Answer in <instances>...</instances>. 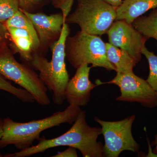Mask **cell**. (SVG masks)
<instances>
[{"instance_id":"6da1fadb","label":"cell","mask_w":157,"mask_h":157,"mask_svg":"<svg viewBox=\"0 0 157 157\" xmlns=\"http://www.w3.org/2000/svg\"><path fill=\"white\" fill-rule=\"evenodd\" d=\"M86 112L81 110L71 128L59 137L46 139L43 136L37 139L39 143L14 153L4 155L5 157H28L45 152L48 149L59 146H69L78 149L83 157H102L103 143L98 141L101 128L91 127L86 122Z\"/></svg>"},{"instance_id":"7a4b0ae2","label":"cell","mask_w":157,"mask_h":157,"mask_svg":"<svg viewBox=\"0 0 157 157\" xmlns=\"http://www.w3.org/2000/svg\"><path fill=\"white\" fill-rule=\"evenodd\" d=\"M81 110L79 107L70 105L63 111H57L50 116L24 123L14 121L7 117L3 119V134L0 138V149L10 145H14L20 150L28 148L46 129L63 124L73 123Z\"/></svg>"},{"instance_id":"3957f363","label":"cell","mask_w":157,"mask_h":157,"mask_svg":"<svg viewBox=\"0 0 157 157\" xmlns=\"http://www.w3.org/2000/svg\"><path fill=\"white\" fill-rule=\"evenodd\" d=\"M70 33L68 24L65 23L60 36L51 47V60L49 61L45 56L36 52L29 63L39 71V77L47 89L53 93L52 101L57 105H62L66 100L64 93L70 79L65 63V44Z\"/></svg>"},{"instance_id":"277c9868","label":"cell","mask_w":157,"mask_h":157,"mask_svg":"<svg viewBox=\"0 0 157 157\" xmlns=\"http://www.w3.org/2000/svg\"><path fill=\"white\" fill-rule=\"evenodd\" d=\"M66 58L72 67L77 69L84 64L91 67L104 68L110 71L116 68L108 60L106 45L101 37L78 31L68 36L65 44Z\"/></svg>"},{"instance_id":"5b68a950","label":"cell","mask_w":157,"mask_h":157,"mask_svg":"<svg viewBox=\"0 0 157 157\" xmlns=\"http://www.w3.org/2000/svg\"><path fill=\"white\" fill-rule=\"evenodd\" d=\"M77 6L66 19L68 24H77L80 31L101 36L107 34L116 20L117 8L104 0H77Z\"/></svg>"},{"instance_id":"8992f818","label":"cell","mask_w":157,"mask_h":157,"mask_svg":"<svg viewBox=\"0 0 157 157\" xmlns=\"http://www.w3.org/2000/svg\"><path fill=\"white\" fill-rule=\"evenodd\" d=\"M0 74L27 91L38 104H50L48 89L35 70L29 64L17 62L7 49L0 51Z\"/></svg>"},{"instance_id":"52a82bcc","label":"cell","mask_w":157,"mask_h":157,"mask_svg":"<svg viewBox=\"0 0 157 157\" xmlns=\"http://www.w3.org/2000/svg\"><path fill=\"white\" fill-rule=\"evenodd\" d=\"M133 115L122 120L107 121L95 117V121L101 126V134L104 137V157H118L124 151L137 152L140 145L134 139L132 127L135 119Z\"/></svg>"},{"instance_id":"ba28073f","label":"cell","mask_w":157,"mask_h":157,"mask_svg":"<svg viewBox=\"0 0 157 157\" xmlns=\"http://www.w3.org/2000/svg\"><path fill=\"white\" fill-rule=\"evenodd\" d=\"M97 86L113 84L119 87L121 95L116 100L119 101L137 102L144 107L154 108L157 106V94L146 80L134 73H123L117 72L113 79L107 82H96Z\"/></svg>"},{"instance_id":"9c48e42d","label":"cell","mask_w":157,"mask_h":157,"mask_svg":"<svg viewBox=\"0 0 157 157\" xmlns=\"http://www.w3.org/2000/svg\"><path fill=\"white\" fill-rule=\"evenodd\" d=\"M110 44L125 51L137 63L141 59L142 49L148 39L123 20H115L107 32Z\"/></svg>"},{"instance_id":"30bf717a","label":"cell","mask_w":157,"mask_h":157,"mask_svg":"<svg viewBox=\"0 0 157 157\" xmlns=\"http://www.w3.org/2000/svg\"><path fill=\"white\" fill-rule=\"evenodd\" d=\"M22 11L30 19L36 32L40 43L38 53L45 56L60 36L63 25L66 23L63 14L60 12L47 15L41 12L30 13Z\"/></svg>"},{"instance_id":"8fae6325","label":"cell","mask_w":157,"mask_h":157,"mask_svg":"<svg viewBox=\"0 0 157 157\" xmlns=\"http://www.w3.org/2000/svg\"><path fill=\"white\" fill-rule=\"evenodd\" d=\"M91 68L87 64L81 65L76 69L74 76L69 79L64 95L70 105L85 107L89 102L91 91L97 86L89 79Z\"/></svg>"},{"instance_id":"7c38bea8","label":"cell","mask_w":157,"mask_h":157,"mask_svg":"<svg viewBox=\"0 0 157 157\" xmlns=\"http://www.w3.org/2000/svg\"><path fill=\"white\" fill-rule=\"evenodd\" d=\"M15 52L19 54L22 62L29 63L34 54L38 52L39 41L38 36L25 29L7 28Z\"/></svg>"},{"instance_id":"4fadbf2b","label":"cell","mask_w":157,"mask_h":157,"mask_svg":"<svg viewBox=\"0 0 157 157\" xmlns=\"http://www.w3.org/2000/svg\"><path fill=\"white\" fill-rule=\"evenodd\" d=\"M157 8V0H123L116 9V20L132 24L146 12Z\"/></svg>"},{"instance_id":"5bb4252c","label":"cell","mask_w":157,"mask_h":157,"mask_svg":"<svg viewBox=\"0 0 157 157\" xmlns=\"http://www.w3.org/2000/svg\"><path fill=\"white\" fill-rule=\"evenodd\" d=\"M106 53L109 62L116 68V72L123 73H133V69L137 64L131 56L125 51L106 43Z\"/></svg>"},{"instance_id":"9a60e30c","label":"cell","mask_w":157,"mask_h":157,"mask_svg":"<svg viewBox=\"0 0 157 157\" xmlns=\"http://www.w3.org/2000/svg\"><path fill=\"white\" fill-rule=\"evenodd\" d=\"M132 25L147 39L153 38L157 41V8L147 16H141L135 20Z\"/></svg>"},{"instance_id":"2e32d148","label":"cell","mask_w":157,"mask_h":157,"mask_svg":"<svg viewBox=\"0 0 157 157\" xmlns=\"http://www.w3.org/2000/svg\"><path fill=\"white\" fill-rule=\"evenodd\" d=\"M5 25L7 28L12 27L25 29L34 35L38 36L30 19L20 9L12 17L6 21Z\"/></svg>"},{"instance_id":"e0dca14e","label":"cell","mask_w":157,"mask_h":157,"mask_svg":"<svg viewBox=\"0 0 157 157\" xmlns=\"http://www.w3.org/2000/svg\"><path fill=\"white\" fill-rule=\"evenodd\" d=\"M0 90L11 94L25 103H32L35 101L34 98L27 91L14 86L1 74H0Z\"/></svg>"},{"instance_id":"ac0fdd59","label":"cell","mask_w":157,"mask_h":157,"mask_svg":"<svg viewBox=\"0 0 157 157\" xmlns=\"http://www.w3.org/2000/svg\"><path fill=\"white\" fill-rule=\"evenodd\" d=\"M142 54L145 56L148 63L149 73L146 81L157 94V55L149 51L144 46Z\"/></svg>"},{"instance_id":"d6986e66","label":"cell","mask_w":157,"mask_h":157,"mask_svg":"<svg viewBox=\"0 0 157 157\" xmlns=\"http://www.w3.org/2000/svg\"><path fill=\"white\" fill-rule=\"evenodd\" d=\"M19 9L17 0H0V22H6Z\"/></svg>"},{"instance_id":"ffe728a7","label":"cell","mask_w":157,"mask_h":157,"mask_svg":"<svg viewBox=\"0 0 157 157\" xmlns=\"http://www.w3.org/2000/svg\"><path fill=\"white\" fill-rule=\"evenodd\" d=\"M19 9L30 13H38V11L48 5L52 0H17Z\"/></svg>"},{"instance_id":"44dd1931","label":"cell","mask_w":157,"mask_h":157,"mask_svg":"<svg viewBox=\"0 0 157 157\" xmlns=\"http://www.w3.org/2000/svg\"><path fill=\"white\" fill-rule=\"evenodd\" d=\"M74 1L75 0H52V2L55 8L61 10L66 21L71 11Z\"/></svg>"},{"instance_id":"7402d4cb","label":"cell","mask_w":157,"mask_h":157,"mask_svg":"<svg viewBox=\"0 0 157 157\" xmlns=\"http://www.w3.org/2000/svg\"><path fill=\"white\" fill-rule=\"evenodd\" d=\"M52 157H78L76 149L74 147H69V148L64 151L59 152Z\"/></svg>"},{"instance_id":"603a6c76","label":"cell","mask_w":157,"mask_h":157,"mask_svg":"<svg viewBox=\"0 0 157 157\" xmlns=\"http://www.w3.org/2000/svg\"><path fill=\"white\" fill-rule=\"evenodd\" d=\"M9 35V32L6 25L0 22V46L4 45Z\"/></svg>"},{"instance_id":"cb8c5ba5","label":"cell","mask_w":157,"mask_h":157,"mask_svg":"<svg viewBox=\"0 0 157 157\" xmlns=\"http://www.w3.org/2000/svg\"><path fill=\"white\" fill-rule=\"evenodd\" d=\"M109 5L113 6L116 8H117L122 3L123 0H104Z\"/></svg>"},{"instance_id":"d4e9b609","label":"cell","mask_w":157,"mask_h":157,"mask_svg":"<svg viewBox=\"0 0 157 157\" xmlns=\"http://www.w3.org/2000/svg\"><path fill=\"white\" fill-rule=\"evenodd\" d=\"M152 146H154L153 153L157 155V134L155 136V139L151 144Z\"/></svg>"},{"instance_id":"484cf974","label":"cell","mask_w":157,"mask_h":157,"mask_svg":"<svg viewBox=\"0 0 157 157\" xmlns=\"http://www.w3.org/2000/svg\"><path fill=\"white\" fill-rule=\"evenodd\" d=\"M3 119L0 117V138L2 136L3 134Z\"/></svg>"}]
</instances>
